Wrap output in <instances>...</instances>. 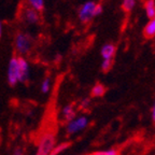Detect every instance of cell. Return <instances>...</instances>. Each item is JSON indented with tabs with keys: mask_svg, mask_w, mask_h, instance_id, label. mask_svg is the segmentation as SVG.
<instances>
[{
	"mask_svg": "<svg viewBox=\"0 0 155 155\" xmlns=\"http://www.w3.org/2000/svg\"><path fill=\"white\" fill-rule=\"evenodd\" d=\"M56 143L57 141L55 131L51 128L43 129L37 137V148L34 155H51Z\"/></svg>",
	"mask_w": 155,
	"mask_h": 155,
	"instance_id": "6da1fadb",
	"label": "cell"
},
{
	"mask_svg": "<svg viewBox=\"0 0 155 155\" xmlns=\"http://www.w3.org/2000/svg\"><path fill=\"white\" fill-rule=\"evenodd\" d=\"M88 124H90V120H88V117L86 115H83V114L77 115L73 120L66 123L65 126L66 133L69 136L77 135V134L86 129Z\"/></svg>",
	"mask_w": 155,
	"mask_h": 155,
	"instance_id": "7a4b0ae2",
	"label": "cell"
},
{
	"mask_svg": "<svg viewBox=\"0 0 155 155\" xmlns=\"http://www.w3.org/2000/svg\"><path fill=\"white\" fill-rule=\"evenodd\" d=\"M15 51L19 56H24L30 52L32 48V39L26 32H17L14 39Z\"/></svg>",
	"mask_w": 155,
	"mask_h": 155,
	"instance_id": "3957f363",
	"label": "cell"
},
{
	"mask_svg": "<svg viewBox=\"0 0 155 155\" xmlns=\"http://www.w3.org/2000/svg\"><path fill=\"white\" fill-rule=\"evenodd\" d=\"M7 80L11 86H15L19 83V65L18 56H14L10 59L7 69Z\"/></svg>",
	"mask_w": 155,
	"mask_h": 155,
	"instance_id": "277c9868",
	"label": "cell"
},
{
	"mask_svg": "<svg viewBox=\"0 0 155 155\" xmlns=\"http://www.w3.org/2000/svg\"><path fill=\"white\" fill-rule=\"evenodd\" d=\"M97 3L94 1H87L85 2L79 10V19L82 23L91 22L95 17V9H96Z\"/></svg>",
	"mask_w": 155,
	"mask_h": 155,
	"instance_id": "5b68a950",
	"label": "cell"
},
{
	"mask_svg": "<svg viewBox=\"0 0 155 155\" xmlns=\"http://www.w3.org/2000/svg\"><path fill=\"white\" fill-rule=\"evenodd\" d=\"M22 16L23 21L27 24H30V25H36L39 23L40 21V13L37 11V10L32 9L30 7H26L23 9L22 11Z\"/></svg>",
	"mask_w": 155,
	"mask_h": 155,
	"instance_id": "8992f818",
	"label": "cell"
},
{
	"mask_svg": "<svg viewBox=\"0 0 155 155\" xmlns=\"http://www.w3.org/2000/svg\"><path fill=\"white\" fill-rule=\"evenodd\" d=\"M19 65V83H26L30 79V65L26 58L18 56Z\"/></svg>",
	"mask_w": 155,
	"mask_h": 155,
	"instance_id": "52a82bcc",
	"label": "cell"
},
{
	"mask_svg": "<svg viewBox=\"0 0 155 155\" xmlns=\"http://www.w3.org/2000/svg\"><path fill=\"white\" fill-rule=\"evenodd\" d=\"M59 115H61V120L65 123L71 121L78 115L77 114V108H75L74 104H66L61 108V112H59Z\"/></svg>",
	"mask_w": 155,
	"mask_h": 155,
	"instance_id": "ba28073f",
	"label": "cell"
},
{
	"mask_svg": "<svg viewBox=\"0 0 155 155\" xmlns=\"http://www.w3.org/2000/svg\"><path fill=\"white\" fill-rule=\"evenodd\" d=\"M114 54H115V46L111 43H108L106 45L102 46L101 48V56L102 59H109L112 61Z\"/></svg>",
	"mask_w": 155,
	"mask_h": 155,
	"instance_id": "9c48e42d",
	"label": "cell"
},
{
	"mask_svg": "<svg viewBox=\"0 0 155 155\" xmlns=\"http://www.w3.org/2000/svg\"><path fill=\"white\" fill-rule=\"evenodd\" d=\"M70 147V142L68 141H63V142L56 143L55 147H54L53 151H52L51 155H61L63 154L65 151H67Z\"/></svg>",
	"mask_w": 155,
	"mask_h": 155,
	"instance_id": "30bf717a",
	"label": "cell"
},
{
	"mask_svg": "<svg viewBox=\"0 0 155 155\" xmlns=\"http://www.w3.org/2000/svg\"><path fill=\"white\" fill-rule=\"evenodd\" d=\"M145 14L149 18H154L155 17V0H148L144 3Z\"/></svg>",
	"mask_w": 155,
	"mask_h": 155,
	"instance_id": "8fae6325",
	"label": "cell"
},
{
	"mask_svg": "<svg viewBox=\"0 0 155 155\" xmlns=\"http://www.w3.org/2000/svg\"><path fill=\"white\" fill-rule=\"evenodd\" d=\"M52 79L50 77H46L44 78L43 80L41 81V84H40V91H41L42 94H48V93L51 92L52 90Z\"/></svg>",
	"mask_w": 155,
	"mask_h": 155,
	"instance_id": "7c38bea8",
	"label": "cell"
},
{
	"mask_svg": "<svg viewBox=\"0 0 155 155\" xmlns=\"http://www.w3.org/2000/svg\"><path fill=\"white\" fill-rule=\"evenodd\" d=\"M104 93H106V87L102 84H100V83L95 84L93 86L92 91H91V95L93 97H101L104 95Z\"/></svg>",
	"mask_w": 155,
	"mask_h": 155,
	"instance_id": "4fadbf2b",
	"label": "cell"
},
{
	"mask_svg": "<svg viewBox=\"0 0 155 155\" xmlns=\"http://www.w3.org/2000/svg\"><path fill=\"white\" fill-rule=\"evenodd\" d=\"M144 36L147 38H152L155 36V18H152L144 28Z\"/></svg>",
	"mask_w": 155,
	"mask_h": 155,
	"instance_id": "5bb4252c",
	"label": "cell"
},
{
	"mask_svg": "<svg viewBox=\"0 0 155 155\" xmlns=\"http://www.w3.org/2000/svg\"><path fill=\"white\" fill-rule=\"evenodd\" d=\"M26 1L28 3V7L37 10L38 12L44 9V0H26Z\"/></svg>",
	"mask_w": 155,
	"mask_h": 155,
	"instance_id": "9a60e30c",
	"label": "cell"
},
{
	"mask_svg": "<svg viewBox=\"0 0 155 155\" xmlns=\"http://www.w3.org/2000/svg\"><path fill=\"white\" fill-rule=\"evenodd\" d=\"M136 5V0H123V3H122V8L125 12H130L131 10L135 8Z\"/></svg>",
	"mask_w": 155,
	"mask_h": 155,
	"instance_id": "2e32d148",
	"label": "cell"
},
{
	"mask_svg": "<svg viewBox=\"0 0 155 155\" xmlns=\"http://www.w3.org/2000/svg\"><path fill=\"white\" fill-rule=\"evenodd\" d=\"M90 106H91V100H90V98H87V97L82 98V99L80 100V102H79V108H80L81 110H87L90 108Z\"/></svg>",
	"mask_w": 155,
	"mask_h": 155,
	"instance_id": "e0dca14e",
	"label": "cell"
},
{
	"mask_svg": "<svg viewBox=\"0 0 155 155\" xmlns=\"http://www.w3.org/2000/svg\"><path fill=\"white\" fill-rule=\"evenodd\" d=\"M111 66H112V61H109V59H102V63H101V69H102V71H108V70H110Z\"/></svg>",
	"mask_w": 155,
	"mask_h": 155,
	"instance_id": "ac0fdd59",
	"label": "cell"
},
{
	"mask_svg": "<svg viewBox=\"0 0 155 155\" xmlns=\"http://www.w3.org/2000/svg\"><path fill=\"white\" fill-rule=\"evenodd\" d=\"M11 155H25V151L22 147H16V148L12 151V154Z\"/></svg>",
	"mask_w": 155,
	"mask_h": 155,
	"instance_id": "d6986e66",
	"label": "cell"
},
{
	"mask_svg": "<svg viewBox=\"0 0 155 155\" xmlns=\"http://www.w3.org/2000/svg\"><path fill=\"white\" fill-rule=\"evenodd\" d=\"M104 155H119L117 151L115 149H109V150H104Z\"/></svg>",
	"mask_w": 155,
	"mask_h": 155,
	"instance_id": "ffe728a7",
	"label": "cell"
},
{
	"mask_svg": "<svg viewBox=\"0 0 155 155\" xmlns=\"http://www.w3.org/2000/svg\"><path fill=\"white\" fill-rule=\"evenodd\" d=\"M102 13V7L100 5H96V9H95V16H98Z\"/></svg>",
	"mask_w": 155,
	"mask_h": 155,
	"instance_id": "44dd1931",
	"label": "cell"
},
{
	"mask_svg": "<svg viewBox=\"0 0 155 155\" xmlns=\"http://www.w3.org/2000/svg\"><path fill=\"white\" fill-rule=\"evenodd\" d=\"M152 119L155 123V102H154V106H153V109H152Z\"/></svg>",
	"mask_w": 155,
	"mask_h": 155,
	"instance_id": "7402d4cb",
	"label": "cell"
},
{
	"mask_svg": "<svg viewBox=\"0 0 155 155\" xmlns=\"http://www.w3.org/2000/svg\"><path fill=\"white\" fill-rule=\"evenodd\" d=\"M61 55H59V54H57V55L55 56L56 61H61Z\"/></svg>",
	"mask_w": 155,
	"mask_h": 155,
	"instance_id": "603a6c76",
	"label": "cell"
},
{
	"mask_svg": "<svg viewBox=\"0 0 155 155\" xmlns=\"http://www.w3.org/2000/svg\"><path fill=\"white\" fill-rule=\"evenodd\" d=\"M2 36V23L0 22V38Z\"/></svg>",
	"mask_w": 155,
	"mask_h": 155,
	"instance_id": "cb8c5ba5",
	"label": "cell"
},
{
	"mask_svg": "<svg viewBox=\"0 0 155 155\" xmlns=\"http://www.w3.org/2000/svg\"><path fill=\"white\" fill-rule=\"evenodd\" d=\"M154 18H155V17H154Z\"/></svg>",
	"mask_w": 155,
	"mask_h": 155,
	"instance_id": "d4e9b609",
	"label": "cell"
}]
</instances>
